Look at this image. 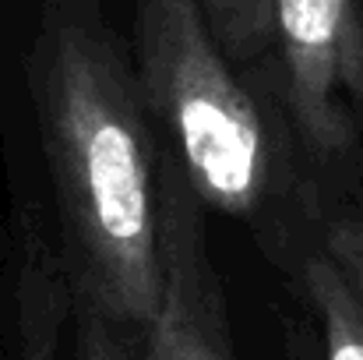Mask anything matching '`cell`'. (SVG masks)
<instances>
[{
    "mask_svg": "<svg viewBox=\"0 0 363 360\" xmlns=\"http://www.w3.org/2000/svg\"><path fill=\"white\" fill-rule=\"evenodd\" d=\"M74 360H141L138 347V332L123 329L117 322L82 311V325H78V354Z\"/></svg>",
    "mask_w": 363,
    "mask_h": 360,
    "instance_id": "obj_7",
    "label": "cell"
},
{
    "mask_svg": "<svg viewBox=\"0 0 363 360\" xmlns=\"http://www.w3.org/2000/svg\"><path fill=\"white\" fill-rule=\"evenodd\" d=\"M325 254L335 261V268L350 279V286L363 297V216L339 219L328 230V237H325Z\"/></svg>",
    "mask_w": 363,
    "mask_h": 360,
    "instance_id": "obj_8",
    "label": "cell"
},
{
    "mask_svg": "<svg viewBox=\"0 0 363 360\" xmlns=\"http://www.w3.org/2000/svg\"><path fill=\"white\" fill-rule=\"evenodd\" d=\"M159 148V145H155ZM159 258L162 290L138 332L141 360H233L219 276L201 234V205L180 170L159 152Z\"/></svg>",
    "mask_w": 363,
    "mask_h": 360,
    "instance_id": "obj_4",
    "label": "cell"
},
{
    "mask_svg": "<svg viewBox=\"0 0 363 360\" xmlns=\"http://www.w3.org/2000/svg\"><path fill=\"white\" fill-rule=\"evenodd\" d=\"M28 92L78 307L141 332L162 290L159 148L103 0H39Z\"/></svg>",
    "mask_w": 363,
    "mask_h": 360,
    "instance_id": "obj_1",
    "label": "cell"
},
{
    "mask_svg": "<svg viewBox=\"0 0 363 360\" xmlns=\"http://www.w3.org/2000/svg\"><path fill=\"white\" fill-rule=\"evenodd\" d=\"M272 46L279 50L286 107L318 156L353 141L363 114L360 0H272Z\"/></svg>",
    "mask_w": 363,
    "mask_h": 360,
    "instance_id": "obj_3",
    "label": "cell"
},
{
    "mask_svg": "<svg viewBox=\"0 0 363 360\" xmlns=\"http://www.w3.org/2000/svg\"><path fill=\"white\" fill-rule=\"evenodd\" d=\"M303 290L321 325L325 360H363V297L325 251L307 258Z\"/></svg>",
    "mask_w": 363,
    "mask_h": 360,
    "instance_id": "obj_5",
    "label": "cell"
},
{
    "mask_svg": "<svg viewBox=\"0 0 363 360\" xmlns=\"http://www.w3.org/2000/svg\"><path fill=\"white\" fill-rule=\"evenodd\" d=\"M134 78L152 138L194 202L257 216L279 187V148L198 0H138Z\"/></svg>",
    "mask_w": 363,
    "mask_h": 360,
    "instance_id": "obj_2",
    "label": "cell"
},
{
    "mask_svg": "<svg viewBox=\"0 0 363 360\" xmlns=\"http://www.w3.org/2000/svg\"><path fill=\"white\" fill-rule=\"evenodd\" d=\"M230 60H254L272 46V0H198Z\"/></svg>",
    "mask_w": 363,
    "mask_h": 360,
    "instance_id": "obj_6",
    "label": "cell"
}]
</instances>
